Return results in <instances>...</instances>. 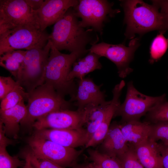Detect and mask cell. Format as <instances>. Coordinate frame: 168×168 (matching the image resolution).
<instances>
[{"instance_id": "obj_1", "label": "cell", "mask_w": 168, "mask_h": 168, "mask_svg": "<svg viewBox=\"0 0 168 168\" xmlns=\"http://www.w3.org/2000/svg\"><path fill=\"white\" fill-rule=\"evenodd\" d=\"M78 18L73 7L69 8L54 24L49 40L59 51L65 50L84 56L89 52L87 46L96 44L99 38L93 29L82 27Z\"/></svg>"}, {"instance_id": "obj_2", "label": "cell", "mask_w": 168, "mask_h": 168, "mask_svg": "<svg viewBox=\"0 0 168 168\" xmlns=\"http://www.w3.org/2000/svg\"><path fill=\"white\" fill-rule=\"evenodd\" d=\"M124 12L127 25L125 35L132 38L136 34H143L155 30L164 33L166 30L164 18L156 5H149L142 0H123L120 3Z\"/></svg>"}, {"instance_id": "obj_3", "label": "cell", "mask_w": 168, "mask_h": 168, "mask_svg": "<svg viewBox=\"0 0 168 168\" xmlns=\"http://www.w3.org/2000/svg\"><path fill=\"white\" fill-rule=\"evenodd\" d=\"M83 57L76 52L62 53L51 43L44 83L53 87L63 97L69 95L70 98L69 101L72 102L76 94L77 85L74 80L68 81V77L74 62Z\"/></svg>"}, {"instance_id": "obj_4", "label": "cell", "mask_w": 168, "mask_h": 168, "mask_svg": "<svg viewBox=\"0 0 168 168\" xmlns=\"http://www.w3.org/2000/svg\"><path fill=\"white\" fill-rule=\"evenodd\" d=\"M28 93L26 114L20 123L23 128H32L40 118L52 112L69 110L71 106L72 102L66 100L53 87L45 83Z\"/></svg>"}, {"instance_id": "obj_5", "label": "cell", "mask_w": 168, "mask_h": 168, "mask_svg": "<svg viewBox=\"0 0 168 168\" xmlns=\"http://www.w3.org/2000/svg\"><path fill=\"white\" fill-rule=\"evenodd\" d=\"M51 46L49 40L44 47L26 50L16 81L28 93L44 83Z\"/></svg>"}, {"instance_id": "obj_6", "label": "cell", "mask_w": 168, "mask_h": 168, "mask_svg": "<svg viewBox=\"0 0 168 168\" xmlns=\"http://www.w3.org/2000/svg\"><path fill=\"white\" fill-rule=\"evenodd\" d=\"M49 35L45 30L29 26L7 30L0 34V55L10 50L44 47L49 40Z\"/></svg>"}, {"instance_id": "obj_7", "label": "cell", "mask_w": 168, "mask_h": 168, "mask_svg": "<svg viewBox=\"0 0 168 168\" xmlns=\"http://www.w3.org/2000/svg\"><path fill=\"white\" fill-rule=\"evenodd\" d=\"M113 4L106 0H79L73 8L76 16L81 19L80 23L82 27H91L101 35L105 24L120 12L112 8Z\"/></svg>"}, {"instance_id": "obj_8", "label": "cell", "mask_w": 168, "mask_h": 168, "mask_svg": "<svg viewBox=\"0 0 168 168\" xmlns=\"http://www.w3.org/2000/svg\"><path fill=\"white\" fill-rule=\"evenodd\" d=\"M166 100L165 94L154 97L141 93L130 82L127 85L125 99L117 108L114 117H120L119 123L139 121L153 107Z\"/></svg>"}, {"instance_id": "obj_9", "label": "cell", "mask_w": 168, "mask_h": 168, "mask_svg": "<svg viewBox=\"0 0 168 168\" xmlns=\"http://www.w3.org/2000/svg\"><path fill=\"white\" fill-rule=\"evenodd\" d=\"M22 26L40 28L36 12L25 0H0V34Z\"/></svg>"}, {"instance_id": "obj_10", "label": "cell", "mask_w": 168, "mask_h": 168, "mask_svg": "<svg viewBox=\"0 0 168 168\" xmlns=\"http://www.w3.org/2000/svg\"><path fill=\"white\" fill-rule=\"evenodd\" d=\"M30 152L38 158L54 162L65 168L73 167L81 151L66 147L34 135L27 140Z\"/></svg>"}, {"instance_id": "obj_11", "label": "cell", "mask_w": 168, "mask_h": 168, "mask_svg": "<svg viewBox=\"0 0 168 168\" xmlns=\"http://www.w3.org/2000/svg\"><path fill=\"white\" fill-rule=\"evenodd\" d=\"M139 42L138 39H133L128 47L123 44H114L102 42L92 45L88 50L114 63L117 68L119 76L124 78L133 71L129 64L139 46Z\"/></svg>"}, {"instance_id": "obj_12", "label": "cell", "mask_w": 168, "mask_h": 168, "mask_svg": "<svg viewBox=\"0 0 168 168\" xmlns=\"http://www.w3.org/2000/svg\"><path fill=\"white\" fill-rule=\"evenodd\" d=\"M88 114L87 109L81 110H65L55 111L38 119L33 124L32 128L36 130L80 128L85 124Z\"/></svg>"}, {"instance_id": "obj_13", "label": "cell", "mask_w": 168, "mask_h": 168, "mask_svg": "<svg viewBox=\"0 0 168 168\" xmlns=\"http://www.w3.org/2000/svg\"><path fill=\"white\" fill-rule=\"evenodd\" d=\"M77 90L73 101L77 110L95 107L107 102L105 92L101 90L102 84L96 85L90 77L77 79Z\"/></svg>"}, {"instance_id": "obj_14", "label": "cell", "mask_w": 168, "mask_h": 168, "mask_svg": "<svg viewBox=\"0 0 168 168\" xmlns=\"http://www.w3.org/2000/svg\"><path fill=\"white\" fill-rule=\"evenodd\" d=\"M33 134L70 148L85 146L88 142L86 129L83 128L73 129L36 130Z\"/></svg>"}, {"instance_id": "obj_15", "label": "cell", "mask_w": 168, "mask_h": 168, "mask_svg": "<svg viewBox=\"0 0 168 168\" xmlns=\"http://www.w3.org/2000/svg\"><path fill=\"white\" fill-rule=\"evenodd\" d=\"M77 0H45L41 8L36 12L40 29L54 24L71 7L77 5Z\"/></svg>"}, {"instance_id": "obj_16", "label": "cell", "mask_w": 168, "mask_h": 168, "mask_svg": "<svg viewBox=\"0 0 168 168\" xmlns=\"http://www.w3.org/2000/svg\"><path fill=\"white\" fill-rule=\"evenodd\" d=\"M125 84L124 81L122 80L113 89V98L107 107L104 118L97 129L85 145L86 148L100 144L105 138L109 130L111 120L114 117L117 108L121 104L120 97Z\"/></svg>"}, {"instance_id": "obj_17", "label": "cell", "mask_w": 168, "mask_h": 168, "mask_svg": "<svg viewBox=\"0 0 168 168\" xmlns=\"http://www.w3.org/2000/svg\"><path fill=\"white\" fill-rule=\"evenodd\" d=\"M128 143L123 136L119 124L113 122L110 124L108 132L99 150L100 152L118 158L128 150Z\"/></svg>"}, {"instance_id": "obj_18", "label": "cell", "mask_w": 168, "mask_h": 168, "mask_svg": "<svg viewBox=\"0 0 168 168\" xmlns=\"http://www.w3.org/2000/svg\"><path fill=\"white\" fill-rule=\"evenodd\" d=\"M22 101L15 107L5 110H0V122L2 123L8 137L16 139L20 123L27 113L26 105Z\"/></svg>"}, {"instance_id": "obj_19", "label": "cell", "mask_w": 168, "mask_h": 168, "mask_svg": "<svg viewBox=\"0 0 168 168\" xmlns=\"http://www.w3.org/2000/svg\"><path fill=\"white\" fill-rule=\"evenodd\" d=\"M133 146L138 159L144 168H162V157L157 142L148 138Z\"/></svg>"}, {"instance_id": "obj_20", "label": "cell", "mask_w": 168, "mask_h": 168, "mask_svg": "<svg viewBox=\"0 0 168 168\" xmlns=\"http://www.w3.org/2000/svg\"><path fill=\"white\" fill-rule=\"evenodd\" d=\"M121 131L128 142L135 146L148 138L150 123L132 121L119 123Z\"/></svg>"}, {"instance_id": "obj_21", "label": "cell", "mask_w": 168, "mask_h": 168, "mask_svg": "<svg viewBox=\"0 0 168 168\" xmlns=\"http://www.w3.org/2000/svg\"><path fill=\"white\" fill-rule=\"evenodd\" d=\"M100 56L89 52L85 56L77 59L73 63L68 78V81L74 79H80L85 77L88 74L102 67L99 59Z\"/></svg>"}, {"instance_id": "obj_22", "label": "cell", "mask_w": 168, "mask_h": 168, "mask_svg": "<svg viewBox=\"0 0 168 168\" xmlns=\"http://www.w3.org/2000/svg\"><path fill=\"white\" fill-rule=\"evenodd\" d=\"M26 50H12L0 55V65L9 71L16 79L20 72Z\"/></svg>"}, {"instance_id": "obj_23", "label": "cell", "mask_w": 168, "mask_h": 168, "mask_svg": "<svg viewBox=\"0 0 168 168\" xmlns=\"http://www.w3.org/2000/svg\"><path fill=\"white\" fill-rule=\"evenodd\" d=\"M110 100L102 105L89 109L85 124L88 142L97 129L105 117L107 107Z\"/></svg>"}, {"instance_id": "obj_24", "label": "cell", "mask_w": 168, "mask_h": 168, "mask_svg": "<svg viewBox=\"0 0 168 168\" xmlns=\"http://www.w3.org/2000/svg\"><path fill=\"white\" fill-rule=\"evenodd\" d=\"M29 93L18 83L15 88L1 100L0 110L9 109L22 101H27Z\"/></svg>"}, {"instance_id": "obj_25", "label": "cell", "mask_w": 168, "mask_h": 168, "mask_svg": "<svg viewBox=\"0 0 168 168\" xmlns=\"http://www.w3.org/2000/svg\"><path fill=\"white\" fill-rule=\"evenodd\" d=\"M90 159L101 168H123L117 158L102 153L97 150L89 149Z\"/></svg>"}, {"instance_id": "obj_26", "label": "cell", "mask_w": 168, "mask_h": 168, "mask_svg": "<svg viewBox=\"0 0 168 168\" xmlns=\"http://www.w3.org/2000/svg\"><path fill=\"white\" fill-rule=\"evenodd\" d=\"M160 32L153 40L150 49V58L151 63L159 60L164 55L168 48V39Z\"/></svg>"}, {"instance_id": "obj_27", "label": "cell", "mask_w": 168, "mask_h": 168, "mask_svg": "<svg viewBox=\"0 0 168 168\" xmlns=\"http://www.w3.org/2000/svg\"><path fill=\"white\" fill-rule=\"evenodd\" d=\"M148 138L152 141L168 145V121L150 123Z\"/></svg>"}, {"instance_id": "obj_28", "label": "cell", "mask_w": 168, "mask_h": 168, "mask_svg": "<svg viewBox=\"0 0 168 168\" xmlns=\"http://www.w3.org/2000/svg\"><path fill=\"white\" fill-rule=\"evenodd\" d=\"M161 121H168V102L166 100L151 109L145 115L144 121L153 123Z\"/></svg>"}, {"instance_id": "obj_29", "label": "cell", "mask_w": 168, "mask_h": 168, "mask_svg": "<svg viewBox=\"0 0 168 168\" xmlns=\"http://www.w3.org/2000/svg\"><path fill=\"white\" fill-rule=\"evenodd\" d=\"M117 159L123 168H144L137 156L133 145L129 143L128 150Z\"/></svg>"}, {"instance_id": "obj_30", "label": "cell", "mask_w": 168, "mask_h": 168, "mask_svg": "<svg viewBox=\"0 0 168 168\" xmlns=\"http://www.w3.org/2000/svg\"><path fill=\"white\" fill-rule=\"evenodd\" d=\"M25 161L19 159L17 156H11L6 147H0V168H17L23 166Z\"/></svg>"}, {"instance_id": "obj_31", "label": "cell", "mask_w": 168, "mask_h": 168, "mask_svg": "<svg viewBox=\"0 0 168 168\" xmlns=\"http://www.w3.org/2000/svg\"><path fill=\"white\" fill-rule=\"evenodd\" d=\"M18 84L10 77H0V100L11 91Z\"/></svg>"}, {"instance_id": "obj_32", "label": "cell", "mask_w": 168, "mask_h": 168, "mask_svg": "<svg viewBox=\"0 0 168 168\" xmlns=\"http://www.w3.org/2000/svg\"><path fill=\"white\" fill-rule=\"evenodd\" d=\"M29 152L31 163L35 168H66L49 160L37 158Z\"/></svg>"}, {"instance_id": "obj_33", "label": "cell", "mask_w": 168, "mask_h": 168, "mask_svg": "<svg viewBox=\"0 0 168 168\" xmlns=\"http://www.w3.org/2000/svg\"><path fill=\"white\" fill-rule=\"evenodd\" d=\"M152 2L160 9L164 18L166 30H168V0H153Z\"/></svg>"}, {"instance_id": "obj_34", "label": "cell", "mask_w": 168, "mask_h": 168, "mask_svg": "<svg viewBox=\"0 0 168 168\" xmlns=\"http://www.w3.org/2000/svg\"><path fill=\"white\" fill-rule=\"evenodd\" d=\"M14 141L8 138L5 134L3 125L0 122V147H6L14 144Z\"/></svg>"}, {"instance_id": "obj_35", "label": "cell", "mask_w": 168, "mask_h": 168, "mask_svg": "<svg viewBox=\"0 0 168 168\" xmlns=\"http://www.w3.org/2000/svg\"><path fill=\"white\" fill-rule=\"evenodd\" d=\"M162 157V168H168V145H164L157 142Z\"/></svg>"}, {"instance_id": "obj_36", "label": "cell", "mask_w": 168, "mask_h": 168, "mask_svg": "<svg viewBox=\"0 0 168 168\" xmlns=\"http://www.w3.org/2000/svg\"><path fill=\"white\" fill-rule=\"evenodd\" d=\"M28 5L35 12L38 10L42 7L44 1V0H25Z\"/></svg>"}, {"instance_id": "obj_37", "label": "cell", "mask_w": 168, "mask_h": 168, "mask_svg": "<svg viewBox=\"0 0 168 168\" xmlns=\"http://www.w3.org/2000/svg\"><path fill=\"white\" fill-rule=\"evenodd\" d=\"M24 158L25 163L22 168H35L31 163L30 153L29 151L25 154Z\"/></svg>"}, {"instance_id": "obj_38", "label": "cell", "mask_w": 168, "mask_h": 168, "mask_svg": "<svg viewBox=\"0 0 168 168\" xmlns=\"http://www.w3.org/2000/svg\"><path fill=\"white\" fill-rule=\"evenodd\" d=\"M72 168H91L89 164H81L79 165H76Z\"/></svg>"}, {"instance_id": "obj_39", "label": "cell", "mask_w": 168, "mask_h": 168, "mask_svg": "<svg viewBox=\"0 0 168 168\" xmlns=\"http://www.w3.org/2000/svg\"><path fill=\"white\" fill-rule=\"evenodd\" d=\"M89 164L91 168H101L93 162H92Z\"/></svg>"}, {"instance_id": "obj_40", "label": "cell", "mask_w": 168, "mask_h": 168, "mask_svg": "<svg viewBox=\"0 0 168 168\" xmlns=\"http://www.w3.org/2000/svg\"></svg>"}]
</instances>
